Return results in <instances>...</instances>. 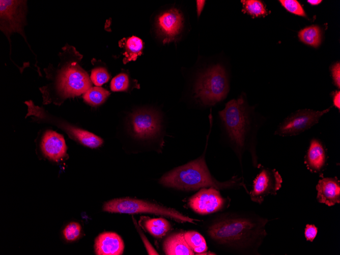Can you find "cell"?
Here are the masks:
<instances>
[{
  "label": "cell",
  "mask_w": 340,
  "mask_h": 255,
  "mask_svg": "<svg viewBox=\"0 0 340 255\" xmlns=\"http://www.w3.org/2000/svg\"><path fill=\"white\" fill-rule=\"evenodd\" d=\"M282 182V178L276 169L263 167L253 180L252 189L249 193L251 200L261 204L267 195L277 194Z\"/></svg>",
  "instance_id": "12"
},
{
  "label": "cell",
  "mask_w": 340,
  "mask_h": 255,
  "mask_svg": "<svg viewBox=\"0 0 340 255\" xmlns=\"http://www.w3.org/2000/svg\"><path fill=\"white\" fill-rule=\"evenodd\" d=\"M327 160L325 146L317 139L311 140L307 152L304 156V163L307 169L313 173L322 176Z\"/></svg>",
  "instance_id": "15"
},
{
  "label": "cell",
  "mask_w": 340,
  "mask_h": 255,
  "mask_svg": "<svg viewBox=\"0 0 340 255\" xmlns=\"http://www.w3.org/2000/svg\"><path fill=\"white\" fill-rule=\"evenodd\" d=\"M333 102L334 105L339 110L340 109V92L336 91L332 95Z\"/></svg>",
  "instance_id": "31"
},
{
  "label": "cell",
  "mask_w": 340,
  "mask_h": 255,
  "mask_svg": "<svg viewBox=\"0 0 340 255\" xmlns=\"http://www.w3.org/2000/svg\"><path fill=\"white\" fill-rule=\"evenodd\" d=\"M163 250L167 255H193V251L186 241L184 233L179 232L168 236L163 243Z\"/></svg>",
  "instance_id": "18"
},
{
  "label": "cell",
  "mask_w": 340,
  "mask_h": 255,
  "mask_svg": "<svg viewBox=\"0 0 340 255\" xmlns=\"http://www.w3.org/2000/svg\"><path fill=\"white\" fill-rule=\"evenodd\" d=\"M129 128L131 133L136 138L145 139L154 137L161 131V117L153 110L136 111L130 117Z\"/></svg>",
  "instance_id": "10"
},
{
  "label": "cell",
  "mask_w": 340,
  "mask_h": 255,
  "mask_svg": "<svg viewBox=\"0 0 340 255\" xmlns=\"http://www.w3.org/2000/svg\"><path fill=\"white\" fill-rule=\"evenodd\" d=\"M41 148L46 157L54 161L63 159L67 149L63 135L49 130L45 131L42 138Z\"/></svg>",
  "instance_id": "14"
},
{
  "label": "cell",
  "mask_w": 340,
  "mask_h": 255,
  "mask_svg": "<svg viewBox=\"0 0 340 255\" xmlns=\"http://www.w3.org/2000/svg\"><path fill=\"white\" fill-rule=\"evenodd\" d=\"M60 62L56 67L49 64L44 71L50 82L40 88L43 104L61 105L68 98L83 94L92 86V81L79 65L82 55L75 48L66 43L59 53Z\"/></svg>",
  "instance_id": "2"
},
{
  "label": "cell",
  "mask_w": 340,
  "mask_h": 255,
  "mask_svg": "<svg viewBox=\"0 0 340 255\" xmlns=\"http://www.w3.org/2000/svg\"><path fill=\"white\" fill-rule=\"evenodd\" d=\"M24 103L27 107L26 117L33 116L37 120L54 125L63 130L71 138L87 147L94 149L102 145L103 139L93 133L70 125L53 116L42 107L36 105L31 100L26 101Z\"/></svg>",
  "instance_id": "7"
},
{
  "label": "cell",
  "mask_w": 340,
  "mask_h": 255,
  "mask_svg": "<svg viewBox=\"0 0 340 255\" xmlns=\"http://www.w3.org/2000/svg\"><path fill=\"white\" fill-rule=\"evenodd\" d=\"M90 79L96 86L100 87L108 81L109 75L105 68H96L92 70Z\"/></svg>",
  "instance_id": "25"
},
{
  "label": "cell",
  "mask_w": 340,
  "mask_h": 255,
  "mask_svg": "<svg viewBox=\"0 0 340 255\" xmlns=\"http://www.w3.org/2000/svg\"><path fill=\"white\" fill-rule=\"evenodd\" d=\"M308 3H309L311 5H317L319 4L320 3H321L322 1L321 0H308L307 1Z\"/></svg>",
  "instance_id": "33"
},
{
  "label": "cell",
  "mask_w": 340,
  "mask_h": 255,
  "mask_svg": "<svg viewBox=\"0 0 340 255\" xmlns=\"http://www.w3.org/2000/svg\"><path fill=\"white\" fill-rule=\"evenodd\" d=\"M331 74L334 83L338 88L340 87V64L337 62L331 67Z\"/></svg>",
  "instance_id": "30"
},
{
  "label": "cell",
  "mask_w": 340,
  "mask_h": 255,
  "mask_svg": "<svg viewBox=\"0 0 340 255\" xmlns=\"http://www.w3.org/2000/svg\"><path fill=\"white\" fill-rule=\"evenodd\" d=\"M281 5L289 12L297 15L306 17V14L300 3L296 0H280Z\"/></svg>",
  "instance_id": "28"
},
{
  "label": "cell",
  "mask_w": 340,
  "mask_h": 255,
  "mask_svg": "<svg viewBox=\"0 0 340 255\" xmlns=\"http://www.w3.org/2000/svg\"><path fill=\"white\" fill-rule=\"evenodd\" d=\"M147 230L156 238H162L171 229V224L163 218H149L144 222Z\"/></svg>",
  "instance_id": "20"
},
{
  "label": "cell",
  "mask_w": 340,
  "mask_h": 255,
  "mask_svg": "<svg viewBox=\"0 0 340 255\" xmlns=\"http://www.w3.org/2000/svg\"><path fill=\"white\" fill-rule=\"evenodd\" d=\"M269 220L248 212H227L215 218L207 227L208 236L216 245L243 254H259L267 236Z\"/></svg>",
  "instance_id": "1"
},
{
  "label": "cell",
  "mask_w": 340,
  "mask_h": 255,
  "mask_svg": "<svg viewBox=\"0 0 340 255\" xmlns=\"http://www.w3.org/2000/svg\"><path fill=\"white\" fill-rule=\"evenodd\" d=\"M120 47L124 48V58L123 62L125 64L131 61H135L141 55L143 48L142 40L138 37L132 36L124 38L120 42Z\"/></svg>",
  "instance_id": "19"
},
{
  "label": "cell",
  "mask_w": 340,
  "mask_h": 255,
  "mask_svg": "<svg viewBox=\"0 0 340 255\" xmlns=\"http://www.w3.org/2000/svg\"><path fill=\"white\" fill-rule=\"evenodd\" d=\"M129 80L128 75L120 73L112 78L110 82V89L114 92L124 91L129 87Z\"/></svg>",
  "instance_id": "26"
},
{
  "label": "cell",
  "mask_w": 340,
  "mask_h": 255,
  "mask_svg": "<svg viewBox=\"0 0 340 255\" xmlns=\"http://www.w3.org/2000/svg\"><path fill=\"white\" fill-rule=\"evenodd\" d=\"M204 154L196 159L175 168L165 173L159 180L163 186L181 190H190L200 188L213 187L217 189H228L245 187L241 178L233 177L225 182H219L211 174Z\"/></svg>",
  "instance_id": "4"
},
{
  "label": "cell",
  "mask_w": 340,
  "mask_h": 255,
  "mask_svg": "<svg viewBox=\"0 0 340 255\" xmlns=\"http://www.w3.org/2000/svg\"><path fill=\"white\" fill-rule=\"evenodd\" d=\"M218 114L224 134L241 165L243 153L247 151L251 155L252 165L260 167L256 151L257 136L263 124L253 116L243 95L229 101Z\"/></svg>",
  "instance_id": "3"
},
{
  "label": "cell",
  "mask_w": 340,
  "mask_h": 255,
  "mask_svg": "<svg viewBox=\"0 0 340 255\" xmlns=\"http://www.w3.org/2000/svg\"><path fill=\"white\" fill-rule=\"evenodd\" d=\"M230 200L223 197L213 187L203 188L189 201L191 208L201 214H208L221 210L229 206Z\"/></svg>",
  "instance_id": "11"
},
{
  "label": "cell",
  "mask_w": 340,
  "mask_h": 255,
  "mask_svg": "<svg viewBox=\"0 0 340 255\" xmlns=\"http://www.w3.org/2000/svg\"><path fill=\"white\" fill-rule=\"evenodd\" d=\"M81 229V226L78 222H70L63 230L65 239L68 241L77 240L80 235Z\"/></svg>",
  "instance_id": "27"
},
{
  "label": "cell",
  "mask_w": 340,
  "mask_h": 255,
  "mask_svg": "<svg viewBox=\"0 0 340 255\" xmlns=\"http://www.w3.org/2000/svg\"><path fill=\"white\" fill-rule=\"evenodd\" d=\"M27 9L26 1L1 0L0 29L9 41L10 51V36L14 33H17L24 38L30 49L35 54L27 42L24 31V27L27 24Z\"/></svg>",
  "instance_id": "8"
},
{
  "label": "cell",
  "mask_w": 340,
  "mask_h": 255,
  "mask_svg": "<svg viewBox=\"0 0 340 255\" xmlns=\"http://www.w3.org/2000/svg\"><path fill=\"white\" fill-rule=\"evenodd\" d=\"M196 2L197 14V16L199 17L204 8L205 4V1L197 0Z\"/></svg>",
  "instance_id": "32"
},
{
  "label": "cell",
  "mask_w": 340,
  "mask_h": 255,
  "mask_svg": "<svg viewBox=\"0 0 340 255\" xmlns=\"http://www.w3.org/2000/svg\"><path fill=\"white\" fill-rule=\"evenodd\" d=\"M110 93L105 89L99 87H91L83 94L85 102L92 106H98L103 103Z\"/></svg>",
  "instance_id": "22"
},
{
  "label": "cell",
  "mask_w": 340,
  "mask_h": 255,
  "mask_svg": "<svg viewBox=\"0 0 340 255\" xmlns=\"http://www.w3.org/2000/svg\"><path fill=\"white\" fill-rule=\"evenodd\" d=\"M184 236L187 244L197 253H202L207 250L206 242L203 236L194 231H189L184 233Z\"/></svg>",
  "instance_id": "23"
},
{
  "label": "cell",
  "mask_w": 340,
  "mask_h": 255,
  "mask_svg": "<svg viewBox=\"0 0 340 255\" xmlns=\"http://www.w3.org/2000/svg\"><path fill=\"white\" fill-rule=\"evenodd\" d=\"M318 233L317 228L314 224H306L304 231L305 237L307 241L313 242Z\"/></svg>",
  "instance_id": "29"
},
{
  "label": "cell",
  "mask_w": 340,
  "mask_h": 255,
  "mask_svg": "<svg viewBox=\"0 0 340 255\" xmlns=\"http://www.w3.org/2000/svg\"><path fill=\"white\" fill-rule=\"evenodd\" d=\"M330 108L321 111L304 109L295 111L285 118L277 127L275 135L291 136L298 135L318 123Z\"/></svg>",
  "instance_id": "9"
},
{
  "label": "cell",
  "mask_w": 340,
  "mask_h": 255,
  "mask_svg": "<svg viewBox=\"0 0 340 255\" xmlns=\"http://www.w3.org/2000/svg\"><path fill=\"white\" fill-rule=\"evenodd\" d=\"M183 14L176 8L170 9L159 15L156 19V27L163 43H170L177 39L183 29Z\"/></svg>",
  "instance_id": "13"
},
{
  "label": "cell",
  "mask_w": 340,
  "mask_h": 255,
  "mask_svg": "<svg viewBox=\"0 0 340 255\" xmlns=\"http://www.w3.org/2000/svg\"><path fill=\"white\" fill-rule=\"evenodd\" d=\"M94 248L97 255H120L123 252L124 243L116 233L104 232L96 238Z\"/></svg>",
  "instance_id": "17"
},
{
  "label": "cell",
  "mask_w": 340,
  "mask_h": 255,
  "mask_svg": "<svg viewBox=\"0 0 340 255\" xmlns=\"http://www.w3.org/2000/svg\"><path fill=\"white\" fill-rule=\"evenodd\" d=\"M318 202L332 206L340 203V182L337 177L320 179L316 185Z\"/></svg>",
  "instance_id": "16"
},
{
  "label": "cell",
  "mask_w": 340,
  "mask_h": 255,
  "mask_svg": "<svg viewBox=\"0 0 340 255\" xmlns=\"http://www.w3.org/2000/svg\"><path fill=\"white\" fill-rule=\"evenodd\" d=\"M103 210L110 213L125 214L150 213L166 216L179 222L194 223L197 221L175 209L142 200L130 197L118 198L104 203Z\"/></svg>",
  "instance_id": "6"
},
{
  "label": "cell",
  "mask_w": 340,
  "mask_h": 255,
  "mask_svg": "<svg viewBox=\"0 0 340 255\" xmlns=\"http://www.w3.org/2000/svg\"><path fill=\"white\" fill-rule=\"evenodd\" d=\"M298 37L303 43L317 47L321 42V31L318 26L311 25L300 30Z\"/></svg>",
  "instance_id": "21"
},
{
  "label": "cell",
  "mask_w": 340,
  "mask_h": 255,
  "mask_svg": "<svg viewBox=\"0 0 340 255\" xmlns=\"http://www.w3.org/2000/svg\"><path fill=\"white\" fill-rule=\"evenodd\" d=\"M229 90L225 71L217 64L199 75L194 86V96L203 105H213L225 98Z\"/></svg>",
  "instance_id": "5"
},
{
  "label": "cell",
  "mask_w": 340,
  "mask_h": 255,
  "mask_svg": "<svg viewBox=\"0 0 340 255\" xmlns=\"http://www.w3.org/2000/svg\"><path fill=\"white\" fill-rule=\"evenodd\" d=\"M242 12L247 13L252 17L264 16L268 13L264 4L258 0H243Z\"/></svg>",
  "instance_id": "24"
}]
</instances>
